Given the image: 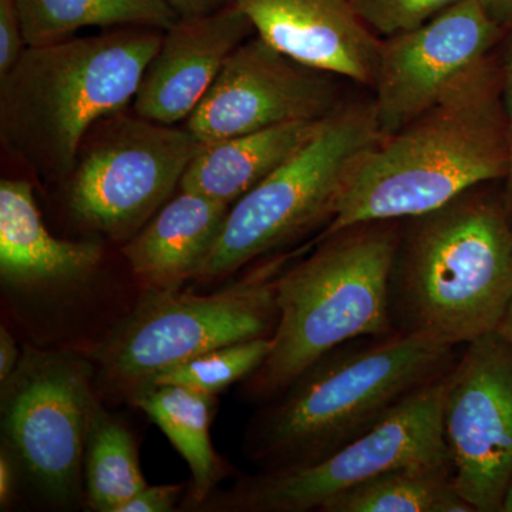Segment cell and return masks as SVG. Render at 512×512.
Masks as SVG:
<instances>
[{"mask_svg":"<svg viewBox=\"0 0 512 512\" xmlns=\"http://www.w3.org/2000/svg\"><path fill=\"white\" fill-rule=\"evenodd\" d=\"M510 165L497 52L440 101L360 158L320 237L367 221L420 217L485 184Z\"/></svg>","mask_w":512,"mask_h":512,"instance_id":"6da1fadb","label":"cell"},{"mask_svg":"<svg viewBox=\"0 0 512 512\" xmlns=\"http://www.w3.org/2000/svg\"><path fill=\"white\" fill-rule=\"evenodd\" d=\"M456 360L454 346L399 330L339 346L264 403L245 431L244 454L261 471L319 463Z\"/></svg>","mask_w":512,"mask_h":512,"instance_id":"7a4b0ae2","label":"cell"},{"mask_svg":"<svg viewBox=\"0 0 512 512\" xmlns=\"http://www.w3.org/2000/svg\"><path fill=\"white\" fill-rule=\"evenodd\" d=\"M485 184L404 220L394 259V329L446 345L494 332L512 298V218Z\"/></svg>","mask_w":512,"mask_h":512,"instance_id":"3957f363","label":"cell"},{"mask_svg":"<svg viewBox=\"0 0 512 512\" xmlns=\"http://www.w3.org/2000/svg\"><path fill=\"white\" fill-rule=\"evenodd\" d=\"M131 26L100 36L28 46L0 79V137L50 183H64L101 120L127 109L163 35Z\"/></svg>","mask_w":512,"mask_h":512,"instance_id":"277c9868","label":"cell"},{"mask_svg":"<svg viewBox=\"0 0 512 512\" xmlns=\"http://www.w3.org/2000/svg\"><path fill=\"white\" fill-rule=\"evenodd\" d=\"M402 225L397 220L349 225L319 237L312 254L284 269L271 352L242 382L247 399L264 404L339 346L397 332L390 288Z\"/></svg>","mask_w":512,"mask_h":512,"instance_id":"5b68a950","label":"cell"},{"mask_svg":"<svg viewBox=\"0 0 512 512\" xmlns=\"http://www.w3.org/2000/svg\"><path fill=\"white\" fill-rule=\"evenodd\" d=\"M291 256L266 258L214 292L146 289L87 355L99 397L130 402L168 367L222 346L272 338L278 278Z\"/></svg>","mask_w":512,"mask_h":512,"instance_id":"8992f818","label":"cell"},{"mask_svg":"<svg viewBox=\"0 0 512 512\" xmlns=\"http://www.w3.org/2000/svg\"><path fill=\"white\" fill-rule=\"evenodd\" d=\"M382 138L373 100L343 101L298 153L229 208L192 282L225 281L320 225L328 227L350 174Z\"/></svg>","mask_w":512,"mask_h":512,"instance_id":"52a82bcc","label":"cell"},{"mask_svg":"<svg viewBox=\"0 0 512 512\" xmlns=\"http://www.w3.org/2000/svg\"><path fill=\"white\" fill-rule=\"evenodd\" d=\"M446 377L414 390L373 429L319 463L242 476L194 511H319L330 498L394 468L451 464L443 427Z\"/></svg>","mask_w":512,"mask_h":512,"instance_id":"ba28073f","label":"cell"},{"mask_svg":"<svg viewBox=\"0 0 512 512\" xmlns=\"http://www.w3.org/2000/svg\"><path fill=\"white\" fill-rule=\"evenodd\" d=\"M202 146L185 127L113 114L84 138L63 183L67 207L83 228L124 245L174 197Z\"/></svg>","mask_w":512,"mask_h":512,"instance_id":"9c48e42d","label":"cell"},{"mask_svg":"<svg viewBox=\"0 0 512 512\" xmlns=\"http://www.w3.org/2000/svg\"><path fill=\"white\" fill-rule=\"evenodd\" d=\"M2 386L3 443L33 490L55 507L86 494L84 447L99 394L89 356L26 346Z\"/></svg>","mask_w":512,"mask_h":512,"instance_id":"30bf717a","label":"cell"},{"mask_svg":"<svg viewBox=\"0 0 512 512\" xmlns=\"http://www.w3.org/2000/svg\"><path fill=\"white\" fill-rule=\"evenodd\" d=\"M453 484L474 512H503L512 484V345L497 332L464 345L443 406Z\"/></svg>","mask_w":512,"mask_h":512,"instance_id":"8fae6325","label":"cell"},{"mask_svg":"<svg viewBox=\"0 0 512 512\" xmlns=\"http://www.w3.org/2000/svg\"><path fill=\"white\" fill-rule=\"evenodd\" d=\"M481 0H464L439 16L382 39L373 90L383 137L431 109L493 55L505 35Z\"/></svg>","mask_w":512,"mask_h":512,"instance_id":"7c38bea8","label":"cell"},{"mask_svg":"<svg viewBox=\"0 0 512 512\" xmlns=\"http://www.w3.org/2000/svg\"><path fill=\"white\" fill-rule=\"evenodd\" d=\"M338 79L255 36L228 57L185 128L202 143H214L295 121L323 120L343 104Z\"/></svg>","mask_w":512,"mask_h":512,"instance_id":"4fadbf2b","label":"cell"},{"mask_svg":"<svg viewBox=\"0 0 512 512\" xmlns=\"http://www.w3.org/2000/svg\"><path fill=\"white\" fill-rule=\"evenodd\" d=\"M252 32L254 26L235 5L201 18L178 19L164 30L134 97V111L165 126L187 120Z\"/></svg>","mask_w":512,"mask_h":512,"instance_id":"5bb4252c","label":"cell"},{"mask_svg":"<svg viewBox=\"0 0 512 512\" xmlns=\"http://www.w3.org/2000/svg\"><path fill=\"white\" fill-rule=\"evenodd\" d=\"M278 52L360 86H373L382 39L349 0H234Z\"/></svg>","mask_w":512,"mask_h":512,"instance_id":"9a60e30c","label":"cell"},{"mask_svg":"<svg viewBox=\"0 0 512 512\" xmlns=\"http://www.w3.org/2000/svg\"><path fill=\"white\" fill-rule=\"evenodd\" d=\"M104 258L97 241L53 237L42 220L33 185L0 181V278L3 288L39 293L86 284Z\"/></svg>","mask_w":512,"mask_h":512,"instance_id":"2e32d148","label":"cell"},{"mask_svg":"<svg viewBox=\"0 0 512 512\" xmlns=\"http://www.w3.org/2000/svg\"><path fill=\"white\" fill-rule=\"evenodd\" d=\"M229 205L181 191L121 248L134 278L146 289L183 288L220 237Z\"/></svg>","mask_w":512,"mask_h":512,"instance_id":"e0dca14e","label":"cell"},{"mask_svg":"<svg viewBox=\"0 0 512 512\" xmlns=\"http://www.w3.org/2000/svg\"><path fill=\"white\" fill-rule=\"evenodd\" d=\"M323 120L295 121L204 143L178 190L197 192L232 207L298 153L318 133Z\"/></svg>","mask_w":512,"mask_h":512,"instance_id":"ac0fdd59","label":"cell"},{"mask_svg":"<svg viewBox=\"0 0 512 512\" xmlns=\"http://www.w3.org/2000/svg\"><path fill=\"white\" fill-rule=\"evenodd\" d=\"M128 403L160 427L190 467L191 487L183 510L194 511L232 474L211 440L217 399L180 386H150L138 390Z\"/></svg>","mask_w":512,"mask_h":512,"instance_id":"d6986e66","label":"cell"},{"mask_svg":"<svg viewBox=\"0 0 512 512\" xmlns=\"http://www.w3.org/2000/svg\"><path fill=\"white\" fill-rule=\"evenodd\" d=\"M26 45L69 39L92 26H143L167 30L178 15L163 0H16Z\"/></svg>","mask_w":512,"mask_h":512,"instance_id":"ffe728a7","label":"cell"},{"mask_svg":"<svg viewBox=\"0 0 512 512\" xmlns=\"http://www.w3.org/2000/svg\"><path fill=\"white\" fill-rule=\"evenodd\" d=\"M319 512H474L457 494L451 464L394 468L330 498Z\"/></svg>","mask_w":512,"mask_h":512,"instance_id":"44dd1931","label":"cell"},{"mask_svg":"<svg viewBox=\"0 0 512 512\" xmlns=\"http://www.w3.org/2000/svg\"><path fill=\"white\" fill-rule=\"evenodd\" d=\"M84 491L89 507L117 512L120 505L147 487L138 464L136 440L127 426L94 403L84 447Z\"/></svg>","mask_w":512,"mask_h":512,"instance_id":"7402d4cb","label":"cell"},{"mask_svg":"<svg viewBox=\"0 0 512 512\" xmlns=\"http://www.w3.org/2000/svg\"><path fill=\"white\" fill-rule=\"evenodd\" d=\"M271 348L272 338L222 346L168 367L144 387L180 386L217 396L232 384L248 379L265 362Z\"/></svg>","mask_w":512,"mask_h":512,"instance_id":"603a6c76","label":"cell"},{"mask_svg":"<svg viewBox=\"0 0 512 512\" xmlns=\"http://www.w3.org/2000/svg\"><path fill=\"white\" fill-rule=\"evenodd\" d=\"M356 15L380 39L409 32L464 0H349Z\"/></svg>","mask_w":512,"mask_h":512,"instance_id":"cb8c5ba5","label":"cell"},{"mask_svg":"<svg viewBox=\"0 0 512 512\" xmlns=\"http://www.w3.org/2000/svg\"><path fill=\"white\" fill-rule=\"evenodd\" d=\"M497 60L500 69L501 97L505 124H507L508 147H510V165H508L507 177L501 184L503 200L508 214L512 218V25L505 30L503 40L498 46Z\"/></svg>","mask_w":512,"mask_h":512,"instance_id":"d4e9b609","label":"cell"},{"mask_svg":"<svg viewBox=\"0 0 512 512\" xmlns=\"http://www.w3.org/2000/svg\"><path fill=\"white\" fill-rule=\"evenodd\" d=\"M26 47L16 0H0V79L12 70Z\"/></svg>","mask_w":512,"mask_h":512,"instance_id":"484cf974","label":"cell"},{"mask_svg":"<svg viewBox=\"0 0 512 512\" xmlns=\"http://www.w3.org/2000/svg\"><path fill=\"white\" fill-rule=\"evenodd\" d=\"M184 484L147 485L117 508V512H171L183 497Z\"/></svg>","mask_w":512,"mask_h":512,"instance_id":"4316f807","label":"cell"},{"mask_svg":"<svg viewBox=\"0 0 512 512\" xmlns=\"http://www.w3.org/2000/svg\"><path fill=\"white\" fill-rule=\"evenodd\" d=\"M20 470L15 457L5 446L0 451V507L8 510L16 497Z\"/></svg>","mask_w":512,"mask_h":512,"instance_id":"83f0119b","label":"cell"},{"mask_svg":"<svg viewBox=\"0 0 512 512\" xmlns=\"http://www.w3.org/2000/svg\"><path fill=\"white\" fill-rule=\"evenodd\" d=\"M180 19L201 18L234 5V0H163Z\"/></svg>","mask_w":512,"mask_h":512,"instance_id":"f1b7e54d","label":"cell"},{"mask_svg":"<svg viewBox=\"0 0 512 512\" xmlns=\"http://www.w3.org/2000/svg\"><path fill=\"white\" fill-rule=\"evenodd\" d=\"M23 352L18 342L5 326L0 328V384L5 383L18 369Z\"/></svg>","mask_w":512,"mask_h":512,"instance_id":"f546056e","label":"cell"},{"mask_svg":"<svg viewBox=\"0 0 512 512\" xmlns=\"http://www.w3.org/2000/svg\"><path fill=\"white\" fill-rule=\"evenodd\" d=\"M488 15L504 29L512 25V0H481Z\"/></svg>","mask_w":512,"mask_h":512,"instance_id":"4dcf8cb0","label":"cell"},{"mask_svg":"<svg viewBox=\"0 0 512 512\" xmlns=\"http://www.w3.org/2000/svg\"><path fill=\"white\" fill-rule=\"evenodd\" d=\"M494 332H497L501 338L507 340L512 345V298L508 302L507 308H505L503 316H501Z\"/></svg>","mask_w":512,"mask_h":512,"instance_id":"1f68e13d","label":"cell"},{"mask_svg":"<svg viewBox=\"0 0 512 512\" xmlns=\"http://www.w3.org/2000/svg\"><path fill=\"white\" fill-rule=\"evenodd\" d=\"M503 512H512V484L510 490H508L507 498H505Z\"/></svg>","mask_w":512,"mask_h":512,"instance_id":"d6a6232c","label":"cell"}]
</instances>
